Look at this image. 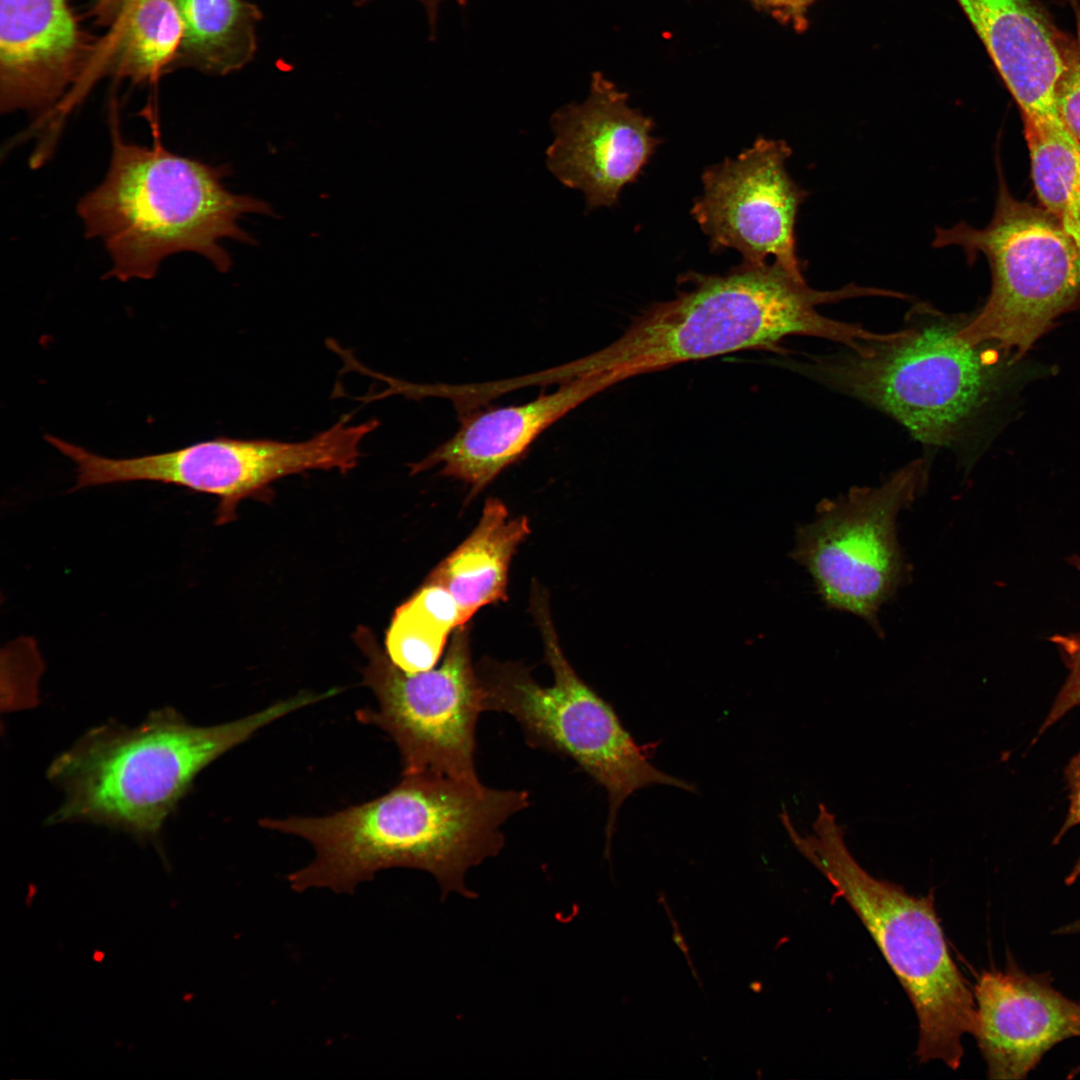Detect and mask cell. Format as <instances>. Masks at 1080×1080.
Masks as SVG:
<instances>
[{"label": "cell", "mask_w": 1080, "mask_h": 1080, "mask_svg": "<svg viewBox=\"0 0 1080 1080\" xmlns=\"http://www.w3.org/2000/svg\"><path fill=\"white\" fill-rule=\"evenodd\" d=\"M529 804L526 790L415 773L403 774L382 796L334 814L264 818L260 825L314 848V859L288 876L294 891L352 893L381 870L404 867L433 875L442 898L451 892L475 898L466 873L499 854L503 824Z\"/></svg>", "instance_id": "6da1fadb"}, {"label": "cell", "mask_w": 1080, "mask_h": 1080, "mask_svg": "<svg viewBox=\"0 0 1080 1080\" xmlns=\"http://www.w3.org/2000/svg\"><path fill=\"white\" fill-rule=\"evenodd\" d=\"M675 298L652 304L624 333L602 350L577 362L608 389L622 381L685 362L743 351L779 352L790 336L816 337L853 347L872 332L828 318L823 304L863 297L865 287L848 284L821 291L802 271L773 260L742 262L724 274L686 272Z\"/></svg>", "instance_id": "7a4b0ae2"}, {"label": "cell", "mask_w": 1080, "mask_h": 1080, "mask_svg": "<svg viewBox=\"0 0 1080 1080\" xmlns=\"http://www.w3.org/2000/svg\"><path fill=\"white\" fill-rule=\"evenodd\" d=\"M967 318L916 303L904 328L855 348L810 356L802 370L885 413L927 448L949 450L968 466L969 446L1001 391L1003 359L1009 357L962 339L959 330Z\"/></svg>", "instance_id": "3957f363"}, {"label": "cell", "mask_w": 1080, "mask_h": 1080, "mask_svg": "<svg viewBox=\"0 0 1080 1080\" xmlns=\"http://www.w3.org/2000/svg\"><path fill=\"white\" fill-rule=\"evenodd\" d=\"M321 700V694L301 693L214 726H195L166 707L135 727L93 728L48 768V778L64 792L49 823L89 822L158 840L204 768L268 724Z\"/></svg>", "instance_id": "277c9868"}, {"label": "cell", "mask_w": 1080, "mask_h": 1080, "mask_svg": "<svg viewBox=\"0 0 1080 1080\" xmlns=\"http://www.w3.org/2000/svg\"><path fill=\"white\" fill-rule=\"evenodd\" d=\"M110 122L108 171L77 205L86 236L101 240L111 258L105 278L151 279L165 258L180 252L228 271L232 261L220 241L254 242L238 221L247 213L271 215L270 206L227 190V167L175 154L158 140L127 142L117 119Z\"/></svg>", "instance_id": "5b68a950"}, {"label": "cell", "mask_w": 1080, "mask_h": 1080, "mask_svg": "<svg viewBox=\"0 0 1080 1080\" xmlns=\"http://www.w3.org/2000/svg\"><path fill=\"white\" fill-rule=\"evenodd\" d=\"M814 834L786 831L798 850L827 878L871 934L916 1011L921 1063L939 1060L957 1069L962 1038L973 1034L976 1004L953 961L934 909L933 896L917 897L879 880L852 857L841 827L820 806Z\"/></svg>", "instance_id": "8992f818"}, {"label": "cell", "mask_w": 1080, "mask_h": 1080, "mask_svg": "<svg viewBox=\"0 0 1080 1080\" xmlns=\"http://www.w3.org/2000/svg\"><path fill=\"white\" fill-rule=\"evenodd\" d=\"M532 610L544 643L553 684L540 685L515 663L486 661L477 667L484 711L509 714L527 745L572 760L608 798L605 858L622 804L635 791L665 785L688 792L695 787L655 767L622 725L613 707L575 672L566 659L543 593L533 592Z\"/></svg>", "instance_id": "52a82bcc"}, {"label": "cell", "mask_w": 1080, "mask_h": 1080, "mask_svg": "<svg viewBox=\"0 0 1080 1080\" xmlns=\"http://www.w3.org/2000/svg\"><path fill=\"white\" fill-rule=\"evenodd\" d=\"M998 194L982 229L964 222L936 228V248L960 246L968 261L983 255L991 289L982 308L968 315L959 336L1022 357L1054 320L1080 297V258L1071 238L1044 207L1010 192L998 167Z\"/></svg>", "instance_id": "ba28073f"}, {"label": "cell", "mask_w": 1080, "mask_h": 1080, "mask_svg": "<svg viewBox=\"0 0 1080 1080\" xmlns=\"http://www.w3.org/2000/svg\"><path fill=\"white\" fill-rule=\"evenodd\" d=\"M930 455L905 464L875 487L823 499L796 534L792 558L806 568L828 608L855 615L876 632L881 607L908 575L897 518L925 489Z\"/></svg>", "instance_id": "9c48e42d"}, {"label": "cell", "mask_w": 1080, "mask_h": 1080, "mask_svg": "<svg viewBox=\"0 0 1080 1080\" xmlns=\"http://www.w3.org/2000/svg\"><path fill=\"white\" fill-rule=\"evenodd\" d=\"M354 638L367 658L363 684L378 702L376 709L357 711V720L391 737L403 774L431 773L480 782L475 765L476 727L485 711L467 624L454 631L440 666L419 673L398 668L368 628L359 627Z\"/></svg>", "instance_id": "30bf717a"}, {"label": "cell", "mask_w": 1080, "mask_h": 1080, "mask_svg": "<svg viewBox=\"0 0 1080 1080\" xmlns=\"http://www.w3.org/2000/svg\"><path fill=\"white\" fill-rule=\"evenodd\" d=\"M349 419L343 416L304 441L218 437L168 452L114 459L110 475L116 483L159 482L215 496L219 499L216 523L226 524L234 519L240 501L283 477L310 470L345 473L353 469L361 456V443L378 421L348 424Z\"/></svg>", "instance_id": "8fae6325"}, {"label": "cell", "mask_w": 1080, "mask_h": 1080, "mask_svg": "<svg viewBox=\"0 0 1080 1080\" xmlns=\"http://www.w3.org/2000/svg\"><path fill=\"white\" fill-rule=\"evenodd\" d=\"M791 154L784 140L758 137L737 157L705 169L703 193L694 200L691 215L713 252L734 249L753 264L773 256L802 271L795 223L808 193L787 172Z\"/></svg>", "instance_id": "7c38bea8"}, {"label": "cell", "mask_w": 1080, "mask_h": 1080, "mask_svg": "<svg viewBox=\"0 0 1080 1080\" xmlns=\"http://www.w3.org/2000/svg\"><path fill=\"white\" fill-rule=\"evenodd\" d=\"M551 125L548 169L584 193L587 210L614 206L661 142L652 134L653 120L630 107L628 95L601 72L593 73L587 99L557 110Z\"/></svg>", "instance_id": "4fadbf2b"}, {"label": "cell", "mask_w": 1080, "mask_h": 1080, "mask_svg": "<svg viewBox=\"0 0 1080 1080\" xmlns=\"http://www.w3.org/2000/svg\"><path fill=\"white\" fill-rule=\"evenodd\" d=\"M975 998L973 1035L991 1079H1023L1053 1046L1080 1036V1004L1044 977L1016 968L985 971Z\"/></svg>", "instance_id": "5bb4252c"}, {"label": "cell", "mask_w": 1080, "mask_h": 1080, "mask_svg": "<svg viewBox=\"0 0 1080 1080\" xmlns=\"http://www.w3.org/2000/svg\"><path fill=\"white\" fill-rule=\"evenodd\" d=\"M70 0H0L1 112L40 111L77 79L88 44Z\"/></svg>", "instance_id": "9a60e30c"}, {"label": "cell", "mask_w": 1080, "mask_h": 1080, "mask_svg": "<svg viewBox=\"0 0 1080 1080\" xmlns=\"http://www.w3.org/2000/svg\"><path fill=\"white\" fill-rule=\"evenodd\" d=\"M600 392L592 375L575 371L557 390L528 403L471 414L450 439L411 464V473L441 465L440 473L466 483L473 497L523 456L550 425Z\"/></svg>", "instance_id": "2e32d148"}, {"label": "cell", "mask_w": 1080, "mask_h": 1080, "mask_svg": "<svg viewBox=\"0 0 1080 1080\" xmlns=\"http://www.w3.org/2000/svg\"><path fill=\"white\" fill-rule=\"evenodd\" d=\"M1017 103L1022 119H1060L1064 45L1036 0H956Z\"/></svg>", "instance_id": "e0dca14e"}, {"label": "cell", "mask_w": 1080, "mask_h": 1080, "mask_svg": "<svg viewBox=\"0 0 1080 1080\" xmlns=\"http://www.w3.org/2000/svg\"><path fill=\"white\" fill-rule=\"evenodd\" d=\"M529 533L526 517H510L499 499L489 498L471 534L425 582L450 593L459 607L461 625H466L480 608L506 599L512 557Z\"/></svg>", "instance_id": "ac0fdd59"}, {"label": "cell", "mask_w": 1080, "mask_h": 1080, "mask_svg": "<svg viewBox=\"0 0 1080 1080\" xmlns=\"http://www.w3.org/2000/svg\"><path fill=\"white\" fill-rule=\"evenodd\" d=\"M183 23L178 55L204 72L242 68L256 50L260 13L244 0H175Z\"/></svg>", "instance_id": "d6986e66"}, {"label": "cell", "mask_w": 1080, "mask_h": 1080, "mask_svg": "<svg viewBox=\"0 0 1080 1080\" xmlns=\"http://www.w3.org/2000/svg\"><path fill=\"white\" fill-rule=\"evenodd\" d=\"M182 36L175 0H121L109 39L113 66L134 81L155 80L177 58Z\"/></svg>", "instance_id": "ffe728a7"}, {"label": "cell", "mask_w": 1080, "mask_h": 1080, "mask_svg": "<svg viewBox=\"0 0 1080 1080\" xmlns=\"http://www.w3.org/2000/svg\"><path fill=\"white\" fill-rule=\"evenodd\" d=\"M1023 124L1039 204L1058 220L1080 258V143L1060 119Z\"/></svg>", "instance_id": "44dd1931"}, {"label": "cell", "mask_w": 1080, "mask_h": 1080, "mask_svg": "<svg viewBox=\"0 0 1080 1080\" xmlns=\"http://www.w3.org/2000/svg\"><path fill=\"white\" fill-rule=\"evenodd\" d=\"M461 625L460 610L444 588L424 582L395 612L386 635V653L407 673L433 669L450 632Z\"/></svg>", "instance_id": "7402d4cb"}, {"label": "cell", "mask_w": 1080, "mask_h": 1080, "mask_svg": "<svg viewBox=\"0 0 1080 1080\" xmlns=\"http://www.w3.org/2000/svg\"><path fill=\"white\" fill-rule=\"evenodd\" d=\"M1068 561L1080 571V556L1073 555ZM1049 640L1058 647L1068 669V675L1040 732L1057 722L1070 710L1080 706V632L1056 634Z\"/></svg>", "instance_id": "603a6c76"}, {"label": "cell", "mask_w": 1080, "mask_h": 1080, "mask_svg": "<svg viewBox=\"0 0 1080 1080\" xmlns=\"http://www.w3.org/2000/svg\"><path fill=\"white\" fill-rule=\"evenodd\" d=\"M1065 69L1057 91L1061 122L1080 143V27L1076 37L1064 45Z\"/></svg>", "instance_id": "cb8c5ba5"}, {"label": "cell", "mask_w": 1080, "mask_h": 1080, "mask_svg": "<svg viewBox=\"0 0 1080 1080\" xmlns=\"http://www.w3.org/2000/svg\"><path fill=\"white\" fill-rule=\"evenodd\" d=\"M1065 776L1067 779L1070 795V805L1067 813L1066 820L1058 835L1055 838V842L1072 827L1080 824V753L1074 756L1065 769ZM1080 876V855L1075 862L1074 867L1066 877L1065 882L1067 884H1073Z\"/></svg>", "instance_id": "d4e9b609"}, {"label": "cell", "mask_w": 1080, "mask_h": 1080, "mask_svg": "<svg viewBox=\"0 0 1080 1080\" xmlns=\"http://www.w3.org/2000/svg\"><path fill=\"white\" fill-rule=\"evenodd\" d=\"M751 2L756 8L770 13L784 24H791L798 31H802L807 26V7L801 0H751Z\"/></svg>", "instance_id": "484cf974"}, {"label": "cell", "mask_w": 1080, "mask_h": 1080, "mask_svg": "<svg viewBox=\"0 0 1080 1080\" xmlns=\"http://www.w3.org/2000/svg\"><path fill=\"white\" fill-rule=\"evenodd\" d=\"M658 901L663 903V906L665 907V909L667 911V915H668V917L670 919V922H671V924L673 926L672 939H673L674 943L677 945V947L684 954V956H685V958L687 960V963L689 964L692 975L696 979L698 985L700 986V988H703L702 987V982H701V980H700V978L698 976V973L696 972V970H695V968H694V966L692 964L691 957L689 955V948H688V946H687V944H686V942H685V940L683 938V935H682V933H681V931H680V929L678 927V924H677L676 920L673 917V914L671 913V911L669 909L666 898L664 896H660V899Z\"/></svg>", "instance_id": "4316f807"}, {"label": "cell", "mask_w": 1080, "mask_h": 1080, "mask_svg": "<svg viewBox=\"0 0 1080 1080\" xmlns=\"http://www.w3.org/2000/svg\"><path fill=\"white\" fill-rule=\"evenodd\" d=\"M425 8L430 26H435L442 0H418Z\"/></svg>", "instance_id": "83f0119b"}, {"label": "cell", "mask_w": 1080, "mask_h": 1080, "mask_svg": "<svg viewBox=\"0 0 1080 1080\" xmlns=\"http://www.w3.org/2000/svg\"><path fill=\"white\" fill-rule=\"evenodd\" d=\"M1079 932H1080V919H1078V920H1076V921H1074L1072 923H1069L1068 925L1060 928L1057 931V933H1061V934L1079 933Z\"/></svg>", "instance_id": "f1b7e54d"}, {"label": "cell", "mask_w": 1080, "mask_h": 1080, "mask_svg": "<svg viewBox=\"0 0 1080 1080\" xmlns=\"http://www.w3.org/2000/svg\"><path fill=\"white\" fill-rule=\"evenodd\" d=\"M801 1H802V3L804 4V6L808 8V7H809V5H810V4L812 3V2H814L815 0H801Z\"/></svg>", "instance_id": "f546056e"}, {"label": "cell", "mask_w": 1080, "mask_h": 1080, "mask_svg": "<svg viewBox=\"0 0 1080 1080\" xmlns=\"http://www.w3.org/2000/svg\"><path fill=\"white\" fill-rule=\"evenodd\" d=\"M1076 1073L1080 1072V1066L1075 1070Z\"/></svg>", "instance_id": "4dcf8cb0"}]
</instances>
